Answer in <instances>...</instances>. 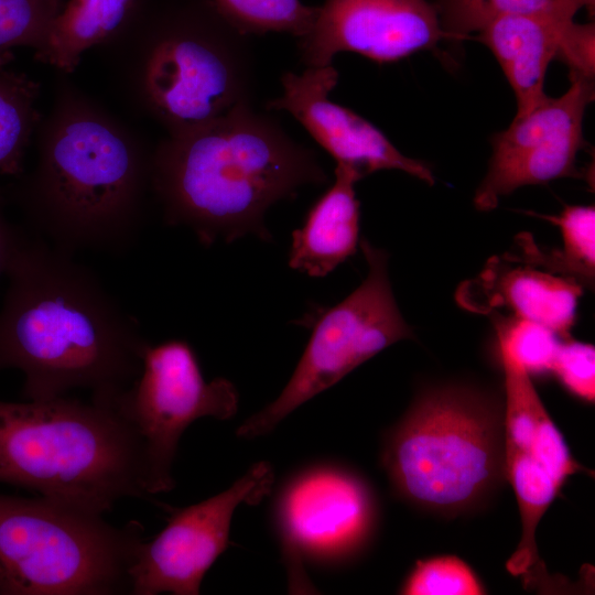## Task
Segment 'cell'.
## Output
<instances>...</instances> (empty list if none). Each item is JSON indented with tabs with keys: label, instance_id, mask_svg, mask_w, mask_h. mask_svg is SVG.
<instances>
[{
	"label": "cell",
	"instance_id": "8",
	"mask_svg": "<svg viewBox=\"0 0 595 595\" xmlns=\"http://www.w3.org/2000/svg\"><path fill=\"white\" fill-rule=\"evenodd\" d=\"M368 271L364 281L313 324L307 345L280 394L236 430L241 439L272 432L300 405L334 386L355 368L414 333L396 302L388 253L367 239L359 241Z\"/></svg>",
	"mask_w": 595,
	"mask_h": 595
},
{
	"label": "cell",
	"instance_id": "24",
	"mask_svg": "<svg viewBox=\"0 0 595 595\" xmlns=\"http://www.w3.org/2000/svg\"><path fill=\"white\" fill-rule=\"evenodd\" d=\"M498 346L507 350L530 374L551 372L561 337L551 329L498 312L489 314Z\"/></svg>",
	"mask_w": 595,
	"mask_h": 595
},
{
	"label": "cell",
	"instance_id": "28",
	"mask_svg": "<svg viewBox=\"0 0 595 595\" xmlns=\"http://www.w3.org/2000/svg\"><path fill=\"white\" fill-rule=\"evenodd\" d=\"M594 23L580 24L573 22L567 29L558 60L565 63L570 74L594 79Z\"/></svg>",
	"mask_w": 595,
	"mask_h": 595
},
{
	"label": "cell",
	"instance_id": "11",
	"mask_svg": "<svg viewBox=\"0 0 595 595\" xmlns=\"http://www.w3.org/2000/svg\"><path fill=\"white\" fill-rule=\"evenodd\" d=\"M273 482L272 466L260 461L226 490L172 509L164 529L139 543L129 567V594H199L205 574L228 547L237 507L261 501Z\"/></svg>",
	"mask_w": 595,
	"mask_h": 595
},
{
	"label": "cell",
	"instance_id": "3",
	"mask_svg": "<svg viewBox=\"0 0 595 595\" xmlns=\"http://www.w3.org/2000/svg\"><path fill=\"white\" fill-rule=\"evenodd\" d=\"M37 162L14 199L37 236L73 255L134 245L151 191V153L117 119L69 85L41 126Z\"/></svg>",
	"mask_w": 595,
	"mask_h": 595
},
{
	"label": "cell",
	"instance_id": "1",
	"mask_svg": "<svg viewBox=\"0 0 595 595\" xmlns=\"http://www.w3.org/2000/svg\"><path fill=\"white\" fill-rule=\"evenodd\" d=\"M0 370L24 374L22 396L44 401L86 389L110 405L139 376L149 342L87 267L26 232L7 271Z\"/></svg>",
	"mask_w": 595,
	"mask_h": 595
},
{
	"label": "cell",
	"instance_id": "13",
	"mask_svg": "<svg viewBox=\"0 0 595 595\" xmlns=\"http://www.w3.org/2000/svg\"><path fill=\"white\" fill-rule=\"evenodd\" d=\"M298 40L306 67H323L340 52L396 62L452 36L429 0H324L312 28Z\"/></svg>",
	"mask_w": 595,
	"mask_h": 595
},
{
	"label": "cell",
	"instance_id": "9",
	"mask_svg": "<svg viewBox=\"0 0 595 595\" xmlns=\"http://www.w3.org/2000/svg\"><path fill=\"white\" fill-rule=\"evenodd\" d=\"M238 402V391L230 380H205L187 342L147 345L139 376L110 407L139 440L149 496L174 488L172 468L185 430L205 416L231 419Z\"/></svg>",
	"mask_w": 595,
	"mask_h": 595
},
{
	"label": "cell",
	"instance_id": "2",
	"mask_svg": "<svg viewBox=\"0 0 595 595\" xmlns=\"http://www.w3.org/2000/svg\"><path fill=\"white\" fill-rule=\"evenodd\" d=\"M326 181L314 151L252 104L170 134L151 153V192L165 223L188 227L205 247L250 234L269 240L266 212Z\"/></svg>",
	"mask_w": 595,
	"mask_h": 595
},
{
	"label": "cell",
	"instance_id": "18",
	"mask_svg": "<svg viewBox=\"0 0 595 595\" xmlns=\"http://www.w3.org/2000/svg\"><path fill=\"white\" fill-rule=\"evenodd\" d=\"M140 0H69L47 30L36 60L72 73L87 50L110 39Z\"/></svg>",
	"mask_w": 595,
	"mask_h": 595
},
{
	"label": "cell",
	"instance_id": "31",
	"mask_svg": "<svg viewBox=\"0 0 595 595\" xmlns=\"http://www.w3.org/2000/svg\"><path fill=\"white\" fill-rule=\"evenodd\" d=\"M58 1L63 3V0H58Z\"/></svg>",
	"mask_w": 595,
	"mask_h": 595
},
{
	"label": "cell",
	"instance_id": "10",
	"mask_svg": "<svg viewBox=\"0 0 595 595\" xmlns=\"http://www.w3.org/2000/svg\"><path fill=\"white\" fill-rule=\"evenodd\" d=\"M273 519L292 593H314L306 562L339 565L360 555L375 537L379 508L370 484L333 463L292 475L274 501Z\"/></svg>",
	"mask_w": 595,
	"mask_h": 595
},
{
	"label": "cell",
	"instance_id": "16",
	"mask_svg": "<svg viewBox=\"0 0 595 595\" xmlns=\"http://www.w3.org/2000/svg\"><path fill=\"white\" fill-rule=\"evenodd\" d=\"M575 13L558 10L500 17L475 37L498 61L516 100V117L530 112L545 97L549 64L559 58Z\"/></svg>",
	"mask_w": 595,
	"mask_h": 595
},
{
	"label": "cell",
	"instance_id": "29",
	"mask_svg": "<svg viewBox=\"0 0 595 595\" xmlns=\"http://www.w3.org/2000/svg\"><path fill=\"white\" fill-rule=\"evenodd\" d=\"M3 196L0 193V277L7 274L12 259L21 246L26 231L13 226L4 216Z\"/></svg>",
	"mask_w": 595,
	"mask_h": 595
},
{
	"label": "cell",
	"instance_id": "12",
	"mask_svg": "<svg viewBox=\"0 0 595 595\" xmlns=\"http://www.w3.org/2000/svg\"><path fill=\"white\" fill-rule=\"evenodd\" d=\"M569 89L545 97L530 112L493 137L488 171L476 190L474 205L491 210L501 197L524 185L580 177L577 153L584 148L583 118L594 100V79L570 74Z\"/></svg>",
	"mask_w": 595,
	"mask_h": 595
},
{
	"label": "cell",
	"instance_id": "21",
	"mask_svg": "<svg viewBox=\"0 0 595 595\" xmlns=\"http://www.w3.org/2000/svg\"><path fill=\"white\" fill-rule=\"evenodd\" d=\"M11 53L0 55V175H19L33 128L39 85L4 65Z\"/></svg>",
	"mask_w": 595,
	"mask_h": 595
},
{
	"label": "cell",
	"instance_id": "30",
	"mask_svg": "<svg viewBox=\"0 0 595 595\" xmlns=\"http://www.w3.org/2000/svg\"><path fill=\"white\" fill-rule=\"evenodd\" d=\"M572 2L578 10L585 8L589 15L594 17L595 12V0H569Z\"/></svg>",
	"mask_w": 595,
	"mask_h": 595
},
{
	"label": "cell",
	"instance_id": "22",
	"mask_svg": "<svg viewBox=\"0 0 595 595\" xmlns=\"http://www.w3.org/2000/svg\"><path fill=\"white\" fill-rule=\"evenodd\" d=\"M219 13L245 35L270 32L303 36L312 28L318 7L301 0H213Z\"/></svg>",
	"mask_w": 595,
	"mask_h": 595
},
{
	"label": "cell",
	"instance_id": "14",
	"mask_svg": "<svg viewBox=\"0 0 595 595\" xmlns=\"http://www.w3.org/2000/svg\"><path fill=\"white\" fill-rule=\"evenodd\" d=\"M337 80L333 64L306 67L301 74L286 72L281 77L282 95L267 107L289 112L337 166L359 180L380 170H399L434 184L433 173L424 162L404 155L377 127L328 98Z\"/></svg>",
	"mask_w": 595,
	"mask_h": 595
},
{
	"label": "cell",
	"instance_id": "4",
	"mask_svg": "<svg viewBox=\"0 0 595 595\" xmlns=\"http://www.w3.org/2000/svg\"><path fill=\"white\" fill-rule=\"evenodd\" d=\"M97 47L120 95L167 136L252 104L248 35L213 0H140Z\"/></svg>",
	"mask_w": 595,
	"mask_h": 595
},
{
	"label": "cell",
	"instance_id": "15",
	"mask_svg": "<svg viewBox=\"0 0 595 595\" xmlns=\"http://www.w3.org/2000/svg\"><path fill=\"white\" fill-rule=\"evenodd\" d=\"M493 258L474 279L457 291L458 303L475 313L502 309L511 317L542 325L561 338L570 337L583 286L566 277Z\"/></svg>",
	"mask_w": 595,
	"mask_h": 595
},
{
	"label": "cell",
	"instance_id": "25",
	"mask_svg": "<svg viewBox=\"0 0 595 595\" xmlns=\"http://www.w3.org/2000/svg\"><path fill=\"white\" fill-rule=\"evenodd\" d=\"M405 595H480L486 589L476 573L455 555L416 561L401 588Z\"/></svg>",
	"mask_w": 595,
	"mask_h": 595
},
{
	"label": "cell",
	"instance_id": "27",
	"mask_svg": "<svg viewBox=\"0 0 595 595\" xmlns=\"http://www.w3.org/2000/svg\"><path fill=\"white\" fill-rule=\"evenodd\" d=\"M551 374L575 397L587 402L595 399V349L588 343L562 338Z\"/></svg>",
	"mask_w": 595,
	"mask_h": 595
},
{
	"label": "cell",
	"instance_id": "6",
	"mask_svg": "<svg viewBox=\"0 0 595 595\" xmlns=\"http://www.w3.org/2000/svg\"><path fill=\"white\" fill-rule=\"evenodd\" d=\"M0 482L93 512L148 498L139 440L110 405L0 401Z\"/></svg>",
	"mask_w": 595,
	"mask_h": 595
},
{
	"label": "cell",
	"instance_id": "20",
	"mask_svg": "<svg viewBox=\"0 0 595 595\" xmlns=\"http://www.w3.org/2000/svg\"><path fill=\"white\" fill-rule=\"evenodd\" d=\"M507 480L510 483L519 506L521 539L507 561V570L515 576H532L540 562L536 530L562 485L548 468L527 450H505Z\"/></svg>",
	"mask_w": 595,
	"mask_h": 595
},
{
	"label": "cell",
	"instance_id": "26",
	"mask_svg": "<svg viewBox=\"0 0 595 595\" xmlns=\"http://www.w3.org/2000/svg\"><path fill=\"white\" fill-rule=\"evenodd\" d=\"M62 6L58 0H0V55L17 46L37 52Z\"/></svg>",
	"mask_w": 595,
	"mask_h": 595
},
{
	"label": "cell",
	"instance_id": "7",
	"mask_svg": "<svg viewBox=\"0 0 595 595\" xmlns=\"http://www.w3.org/2000/svg\"><path fill=\"white\" fill-rule=\"evenodd\" d=\"M143 527L51 498L0 495V594L129 593Z\"/></svg>",
	"mask_w": 595,
	"mask_h": 595
},
{
	"label": "cell",
	"instance_id": "5",
	"mask_svg": "<svg viewBox=\"0 0 595 595\" xmlns=\"http://www.w3.org/2000/svg\"><path fill=\"white\" fill-rule=\"evenodd\" d=\"M393 494L443 518L478 511L508 483L504 396L465 381L421 389L383 434Z\"/></svg>",
	"mask_w": 595,
	"mask_h": 595
},
{
	"label": "cell",
	"instance_id": "23",
	"mask_svg": "<svg viewBox=\"0 0 595 595\" xmlns=\"http://www.w3.org/2000/svg\"><path fill=\"white\" fill-rule=\"evenodd\" d=\"M442 29L461 41L480 32L494 20L517 13L565 10L576 14L578 9L569 0H429Z\"/></svg>",
	"mask_w": 595,
	"mask_h": 595
},
{
	"label": "cell",
	"instance_id": "19",
	"mask_svg": "<svg viewBox=\"0 0 595 595\" xmlns=\"http://www.w3.org/2000/svg\"><path fill=\"white\" fill-rule=\"evenodd\" d=\"M539 216L561 230L563 247H539L531 235L517 238L516 251L504 255L507 259L527 263L576 281L583 288H593L595 277V208L593 205H566L559 215Z\"/></svg>",
	"mask_w": 595,
	"mask_h": 595
},
{
	"label": "cell",
	"instance_id": "17",
	"mask_svg": "<svg viewBox=\"0 0 595 595\" xmlns=\"http://www.w3.org/2000/svg\"><path fill=\"white\" fill-rule=\"evenodd\" d=\"M358 181L353 172L336 165L334 183L292 232L291 269L322 278L355 255L360 241V203L355 193Z\"/></svg>",
	"mask_w": 595,
	"mask_h": 595
}]
</instances>
